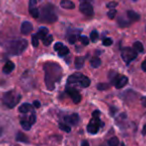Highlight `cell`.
<instances>
[{
	"label": "cell",
	"instance_id": "6da1fadb",
	"mask_svg": "<svg viewBox=\"0 0 146 146\" xmlns=\"http://www.w3.org/2000/svg\"><path fill=\"white\" fill-rule=\"evenodd\" d=\"M45 71V83L46 87L49 90H53L55 88L56 82H59L62 77V68L58 63L46 62L44 64Z\"/></svg>",
	"mask_w": 146,
	"mask_h": 146
},
{
	"label": "cell",
	"instance_id": "7a4b0ae2",
	"mask_svg": "<svg viewBox=\"0 0 146 146\" xmlns=\"http://www.w3.org/2000/svg\"><path fill=\"white\" fill-rule=\"evenodd\" d=\"M39 16L40 21L44 23H54L57 20V15L55 13L54 6L51 4H46L41 8V11H39Z\"/></svg>",
	"mask_w": 146,
	"mask_h": 146
},
{
	"label": "cell",
	"instance_id": "3957f363",
	"mask_svg": "<svg viewBox=\"0 0 146 146\" xmlns=\"http://www.w3.org/2000/svg\"><path fill=\"white\" fill-rule=\"evenodd\" d=\"M27 41L25 39H18V40L11 41L8 44L9 53L13 55H19L27 48Z\"/></svg>",
	"mask_w": 146,
	"mask_h": 146
},
{
	"label": "cell",
	"instance_id": "277c9868",
	"mask_svg": "<svg viewBox=\"0 0 146 146\" xmlns=\"http://www.w3.org/2000/svg\"><path fill=\"white\" fill-rule=\"evenodd\" d=\"M21 99V96L19 94H17L15 91H9L7 93L4 94V96L2 97V101L7 107L13 108L17 105L19 101Z\"/></svg>",
	"mask_w": 146,
	"mask_h": 146
},
{
	"label": "cell",
	"instance_id": "5b68a950",
	"mask_svg": "<svg viewBox=\"0 0 146 146\" xmlns=\"http://www.w3.org/2000/svg\"><path fill=\"white\" fill-rule=\"evenodd\" d=\"M121 57L126 64H129L130 62H132L137 57V52L133 48L125 47V48H123L121 50Z\"/></svg>",
	"mask_w": 146,
	"mask_h": 146
},
{
	"label": "cell",
	"instance_id": "8992f818",
	"mask_svg": "<svg viewBox=\"0 0 146 146\" xmlns=\"http://www.w3.org/2000/svg\"><path fill=\"white\" fill-rule=\"evenodd\" d=\"M104 124L100 121L99 117H92L91 121L89 122V124L87 125V131L91 134H96L99 131L100 126H103Z\"/></svg>",
	"mask_w": 146,
	"mask_h": 146
},
{
	"label": "cell",
	"instance_id": "52a82bcc",
	"mask_svg": "<svg viewBox=\"0 0 146 146\" xmlns=\"http://www.w3.org/2000/svg\"><path fill=\"white\" fill-rule=\"evenodd\" d=\"M66 93L71 97L73 103L77 104L81 101V95H80V93L78 92V90H76L74 87H69V86H67L66 87Z\"/></svg>",
	"mask_w": 146,
	"mask_h": 146
},
{
	"label": "cell",
	"instance_id": "ba28073f",
	"mask_svg": "<svg viewBox=\"0 0 146 146\" xmlns=\"http://www.w3.org/2000/svg\"><path fill=\"white\" fill-rule=\"evenodd\" d=\"M127 82H128V78L124 75H116L115 77L112 79V84H114L117 89L123 88L124 86L127 84Z\"/></svg>",
	"mask_w": 146,
	"mask_h": 146
},
{
	"label": "cell",
	"instance_id": "9c48e42d",
	"mask_svg": "<svg viewBox=\"0 0 146 146\" xmlns=\"http://www.w3.org/2000/svg\"><path fill=\"white\" fill-rule=\"evenodd\" d=\"M79 10L86 16H92L93 15V7L89 2H81L79 6Z\"/></svg>",
	"mask_w": 146,
	"mask_h": 146
},
{
	"label": "cell",
	"instance_id": "30bf717a",
	"mask_svg": "<svg viewBox=\"0 0 146 146\" xmlns=\"http://www.w3.org/2000/svg\"><path fill=\"white\" fill-rule=\"evenodd\" d=\"M84 76L85 75H83L81 73H74L67 78V84H79L80 85V82L83 79Z\"/></svg>",
	"mask_w": 146,
	"mask_h": 146
},
{
	"label": "cell",
	"instance_id": "8fae6325",
	"mask_svg": "<svg viewBox=\"0 0 146 146\" xmlns=\"http://www.w3.org/2000/svg\"><path fill=\"white\" fill-rule=\"evenodd\" d=\"M79 115L76 113H73L69 116H65L64 120L66 123H69L70 125H77L78 122H79Z\"/></svg>",
	"mask_w": 146,
	"mask_h": 146
},
{
	"label": "cell",
	"instance_id": "7c38bea8",
	"mask_svg": "<svg viewBox=\"0 0 146 146\" xmlns=\"http://www.w3.org/2000/svg\"><path fill=\"white\" fill-rule=\"evenodd\" d=\"M32 29H33L32 24L30 22H28V21H25L21 25V33L24 35H28L29 33H31Z\"/></svg>",
	"mask_w": 146,
	"mask_h": 146
},
{
	"label": "cell",
	"instance_id": "4fadbf2b",
	"mask_svg": "<svg viewBox=\"0 0 146 146\" xmlns=\"http://www.w3.org/2000/svg\"><path fill=\"white\" fill-rule=\"evenodd\" d=\"M15 68V65L14 63L12 62V61H7L6 63H5V65L3 66V73H5V74H9V73H11L13 70H14Z\"/></svg>",
	"mask_w": 146,
	"mask_h": 146
},
{
	"label": "cell",
	"instance_id": "5bb4252c",
	"mask_svg": "<svg viewBox=\"0 0 146 146\" xmlns=\"http://www.w3.org/2000/svg\"><path fill=\"white\" fill-rule=\"evenodd\" d=\"M127 16L128 19H129L131 22H134V21H138L140 19V15L138 14L137 12L133 10H128L127 11Z\"/></svg>",
	"mask_w": 146,
	"mask_h": 146
},
{
	"label": "cell",
	"instance_id": "9a60e30c",
	"mask_svg": "<svg viewBox=\"0 0 146 146\" xmlns=\"http://www.w3.org/2000/svg\"><path fill=\"white\" fill-rule=\"evenodd\" d=\"M60 5L62 8H65V9H73L75 7L74 3H73L72 1H70V0H61Z\"/></svg>",
	"mask_w": 146,
	"mask_h": 146
},
{
	"label": "cell",
	"instance_id": "2e32d148",
	"mask_svg": "<svg viewBox=\"0 0 146 146\" xmlns=\"http://www.w3.org/2000/svg\"><path fill=\"white\" fill-rule=\"evenodd\" d=\"M47 35H48V29H47L46 27H41V28L38 30V32H37L36 36L38 37V39L43 40Z\"/></svg>",
	"mask_w": 146,
	"mask_h": 146
},
{
	"label": "cell",
	"instance_id": "e0dca14e",
	"mask_svg": "<svg viewBox=\"0 0 146 146\" xmlns=\"http://www.w3.org/2000/svg\"><path fill=\"white\" fill-rule=\"evenodd\" d=\"M30 110L33 111V107H32V105H30L29 103H23L22 105L19 107V111H20L21 113H27V112H29Z\"/></svg>",
	"mask_w": 146,
	"mask_h": 146
},
{
	"label": "cell",
	"instance_id": "ac0fdd59",
	"mask_svg": "<svg viewBox=\"0 0 146 146\" xmlns=\"http://www.w3.org/2000/svg\"><path fill=\"white\" fill-rule=\"evenodd\" d=\"M83 64H84V57H76L75 58V61H74V65H75V68L76 69H80L83 67Z\"/></svg>",
	"mask_w": 146,
	"mask_h": 146
},
{
	"label": "cell",
	"instance_id": "d6986e66",
	"mask_svg": "<svg viewBox=\"0 0 146 146\" xmlns=\"http://www.w3.org/2000/svg\"><path fill=\"white\" fill-rule=\"evenodd\" d=\"M133 49H134V50H135L137 53L143 52V50H144L143 44H142L141 42H139V41H136V42H134V44H133Z\"/></svg>",
	"mask_w": 146,
	"mask_h": 146
},
{
	"label": "cell",
	"instance_id": "ffe728a7",
	"mask_svg": "<svg viewBox=\"0 0 146 146\" xmlns=\"http://www.w3.org/2000/svg\"><path fill=\"white\" fill-rule=\"evenodd\" d=\"M90 64H91V66L93 68H97V67H99L101 65V60H100L99 57H93L90 60Z\"/></svg>",
	"mask_w": 146,
	"mask_h": 146
},
{
	"label": "cell",
	"instance_id": "44dd1931",
	"mask_svg": "<svg viewBox=\"0 0 146 146\" xmlns=\"http://www.w3.org/2000/svg\"><path fill=\"white\" fill-rule=\"evenodd\" d=\"M20 124H21V126H22L23 129H25V130H30L31 124H30V122H29L28 119H26V118L24 119V118H22V119H21V121H20Z\"/></svg>",
	"mask_w": 146,
	"mask_h": 146
},
{
	"label": "cell",
	"instance_id": "7402d4cb",
	"mask_svg": "<svg viewBox=\"0 0 146 146\" xmlns=\"http://www.w3.org/2000/svg\"><path fill=\"white\" fill-rule=\"evenodd\" d=\"M16 140L17 141H20V142H28V138H27V136L25 135L24 133H22V132H18L16 135Z\"/></svg>",
	"mask_w": 146,
	"mask_h": 146
},
{
	"label": "cell",
	"instance_id": "603a6c76",
	"mask_svg": "<svg viewBox=\"0 0 146 146\" xmlns=\"http://www.w3.org/2000/svg\"><path fill=\"white\" fill-rule=\"evenodd\" d=\"M29 13L33 18H38L40 12H39V9L37 7H31V8H29Z\"/></svg>",
	"mask_w": 146,
	"mask_h": 146
},
{
	"label": "cell",
	"instance_id": "cb8c5ba5",
	"mask_svg": "<svg viewBox=\"0 0 146 146\" xmlns=\"http://www.w3.org/2000/svg\"><path fill=\"white\" fill-rule=\"evenodd\" d=\"M108 145L109 146H118L119 145V140H118V138L115 137V136L111 137L109 140H108Z\"/></svg>",
	"mask_w": 146,
	"mask_h": 146
},
{
	"label": "cell",
	"instance_id": "d4e9b609",
	"mask_svg": "<svg viewBox=\"0 0 146 146\" xmlns=\"http://www.w3.org/2000/svg\"><path fill=\"white\" fill-rule=\"evenodd\" d=\"M89 85H90V79L88 77H86V76H84L83 79H82L81 82H80V86L83 88H86Z\"/></svg>",
	"mask_w": 146,
	"mask_h": 146
},
{
	"label": "cell",
	"instance_id": "484cf974",
	"mask_svg": "<svg viewBox=\"0 0 146 146\" xmlns=\"http://www.w3.org/2000/svg\"><path fill=\"white\" fill-rule=\"evenodd\" d=\"M42 41H43V44H44L45 46H48V45H50L51 42L53 41V36H52V35H49L48 34L44 39H43Z\"/></svg>",
	"mask_w": 146,
	"mask_h": 146
},
{
	"label": "cell",
	"instance_id": "4316f807",
	"mask_svg": "<svg viewBox=\"0 0 146 146\" xmlns=\"http://www.w3.org/2000/svg\"><path fill=\"white\" fill-rule=\"evenodd\" d=\"M68 53H69V49H68V47H66V46H63L62 48L58 51V54L60 57H64L65 55H67Z\"/></svg>",
	"mask_w": 146,
	"mask_h": 146
},
{
	"label": "cell",
	"instance_id": "83f0119b",
	"mask_svg": "<svg viewBox=\"0 0 146 146\" xmlns=\"http://www.w3.org/2000/svg\"><path fill=\"white\" fill-rule=\"evenodd\" d=\"M131 21H126L123 18H118V24L120 27H127L128 25H130Z\"/></svg>",
	"mask_w": 146,
	"mask_h": 146
},
{
	"label": "cell",
	"instance_id": "f1b7e54d",
	"mask_svg": "<svg viewBox=\"0 0 146 146\" xmlns=\"http://www.w3.org/2000/svg\"><path fill=\"white\" fill-rule=\"evenodd\" d=\"M59 128H60L61 130H63V131H65V132H70L71 131V128H70V126H68L67 124H65V123H59Z\"/></svg>",
	"mask_w": 146,
	"mask_h": 146
},
{
	"label": "cell",
	"instance_id": "f546056e",
	"mask_svg": "<svg viewBox=\"0 0 146 146\" xmlns=\"http://www.w3.org/2000/svg\"><path fill=\"white\" fill-rule=\"evenodd\" d=\"M97 38H98V32L96 30H93L90 33V40H91L92 42H95V41L97 40Z\"/></svg>",
	"mask_w": 146,
	"mask_h": 146
},
{
	"label": "cell",
	"instance_id": "4dcf8cb0",
	"mask_svg": "<svg viewBox=\"0 0 146 146\" xmlns=\"http://www.w3.org/2000/svg\"><path fill=\"white\" fill-rule=\"evenodd\" d=\"M79 40L81 41L82 44L84 45H88L89 44V38L86 36H83V35H81V36H79Z\"/></svg>",
	"mask_w": 146,
	"mask_h": 146
},
{
	"label": "cell",
	"instance_id": "1f68e13d",
	"mask_svg": "<svg viewBox=\"0 0 146 146\" xmlns=\"http://www.w3.org/2000/svg\"><path fill=\"white\" fill-rule=\"evenodd\" d=\"M116 13H117V11H116V9H110V10H109V12L107 13V16H108V18H110V19H113L114 17L116 16Z\"/></svg>",
	"mask_w": 146,
	"mask_h": 146
},
{
	"label": "cell",
	"instance_id": "d6a6232c",
	"mask_svg": "<svg viewBox=\"0 0 146 146\" xmlns=\"http://www.w3.org/2000/svg\"><path fill=\"white\" fill-rule=\"evenodd\" d=\"M109 88V85L107 83H98L97 84V89L99 90H106Z\"/></svg>",
	"mask_w": 146,
	"mask_h": 146
},
{
	"label": "cell",
	"instance_id": "836d02e7",
	"mask_svg": "<svg viewBox=\"0 0 146 146\" xmlns=\"http://www.w3.org/2000/svg\"><path fill=\"white\" fill-rule=\"evenodd\" d=\"M32 45H33V47H37L38 46V44H39V39H38V37L36 36V35H33L32 36Z\"/></svg>",
	"mask_w": 146,
	"mask_h": 146
},
{
	"label": "cell",
	"instance_id": "e575fe53",
	"mask_svg": "<svg viewBox=\"0 0 146 146\" xmlns=\"http://www.w3.org/2000/svg\"><path fill=\"white\" fill-rule=\"evenodd\" d=\"M103 45L104 46H110V45L113 43V41H112V39L111 38H105V39H103Z\"/></svg>",
	"mask_w": 146,
	"mask_h": 146
},
{
	"label": "cell",
	"instance_id": "d590c367",
	"mask_svg": "<svg viewBox=\"0 0 146 146\" xmlns=\"http://www.w3.org/2000/svg\"><path fill=\"white\" fill-rule=\"evenodd\" d=\"M76 40H77V37H76L75 35H70V36L68 37V42L70 43V44H74V43L76 42Z\"/></svg>",
	"mask_w": 146,
	"mask_h": 146
},
{
	"label": "cell",
	"instance_id": "8d00e7d4",
	"mask_svg": "<svg viewBox=\"0 0 146 146\" xmlns=\"http://www.w3.org/2000/svg\"><path fill=\"white\" fill-rule=\"evenodd\" d=\"M29 122H30V124L32 125V124H34L35 122H36V115L34 114V112H33L32 114L30 115V117H29Z\"/></svg>",
	"mask_w": 146,
	"mask_h": 146
},
{
	"label": "cell",
	"instance_id": "74e56055",
	"mask_svg": "<svg viewBox=\"0 0 146 146\" xmlns=\"http://www.w3.org/2000/svg\"><path fill=\"white\" fill-rule=\"evenodd\" d=\"M63 46H64V45H63V43H61V42H57L56 44L54 45V50H55V51H59L61 48H62Z\"/></svg>",
	"mask_w": 146,
	"mask_h": 146
},
{
	"label": "cell",
	"instance_id": "f35d334b",
	"mask_svg": "<svg viewBox=\"0 0 146 146\" xmlns=\"http://www.w3.org/2000/svg\"><path fill=\"white\" fill-rule=\"evenodd\" d=\"M36 4H37L36 0H29V8H31V7H37Z\"/></svg>",
	"mask_w": 146,
	"mask_h": 146
},
{
	"label": "cell",
	"instance_id": "ab89813d",
	"mask_svg": "<svg viewBox=\"0 0 146 146\" xmlns=\"http://www.w3.org/2000/svg\"><path fill=\"white\" fill-rule=\"evenodd\" d=\"M116 6H117V2H110L107 4V7L109 9H114Z\"/></svg>",
	"mask_w": 146,
	"mask_h": 146
},
{
	"label": "cell",
	"instance_id": "60d3db41",
	"mask_svg": "<svg viewBox=\"0 0 146 146\" xmlns=\"http://www.w3.org/2000/svg\"><path fill=\"white\" fill-rule=\"evenodd\" d=\"M99 116H100V111H98V110L93 111V113H92V117H99Z\"/></svg>",
	"mask_w": 146,
	"mask_h": 146
},
{
	"label": "cell",
	"instance_id": "b9f144b4",
	"mask_svg": "<svg viewBox=\"0 0 146 146\" xmlns=\"http://www.w3.org/2000/svg\"><path fill=\"white\" fill-rule=\"evenodd\" d=\"M33 105H34V107L39 108V107H40V102H39L38 100H35V101L33 102Z\"/></svg>",
	"mask_w": 146,
	"mask_h": 146
},
{
	"label": "cell",
	"instance_id": "7bdbcfd3",
	"mask_svg": "<svg viewBox=\"0 0 146 146\" xmlns=\"http://www.w3.org/2000/svg\"><path fill=\"white\" fill-rule=\"evenodd\" d=\"M141 68H142V70H144L146 72V60H144L143 62H142V64H141Z\"/></svg>",
	"mask_w": 146,
	"mask_h": 146
},
{
	"label": "cell",
	"instance_id": "ee69618b",
	"mask_svg": "<svg viewBox=\"0 0 146 146\" xmlns=\"http://www.w3.org/2000/svg\"><path fill=\"white\" fill-rule=\"evenodd\" d=\"M115 111H116V108H114V107H111V108H110V114H111L112 116H113L114 114H115V113H114Z\"/></svg>",
	"mask_w": 146,
	"mask_h": 146
},
{
	"label": "cell",
	"instance_id": "f6af8a7d",
	"mask_svg": "<svg viewBox=\"0 0 146 146\" xmlns=\"http://www.w3.org/2000/svg\"><path fill=\"white\" fill-rule=\"evenodd\" d=\"M81 146H89V143H88V141H86V140H83L81 143Z\"/></svg>",
	"mask_w": 146,
	"mask_h": 146
},
{
	"label": "cell",
	"instance_id": "bcb514c9",
	"mask_svg": "<svg viewBox=\"0 0 146 146\" xmlns=\"http://www.w3.org/2000/svg\"><path fill=\"white\" fill-rule=\"evenodd\" d=\"M142 134H143V135H146V124L143 126V129H142Z\"/></svg>",
	"mask_w": 146,
	"mask_h": 146
},
{
	"label": "cell",
	"instance_id": "7dc6e473",
	"mask_svg": "<svg viewBox=\"0 0 146 146\" xmlns=\"http://www.w3.org/2000/svg\"><path fill=\"white\" fill-rule=\"evenodd\" d=\"M1 134H2V129L0 128V136H1Z\"/></svg>",
	"mask_w": 146,
	"mask_h": 146
},
{
	"label": "cell",
	"instance_id": "c3c4849f",
	"mask_svg": "<svg viewBox=\"0 0 146 146\" xmlns=\"http://www.w3.org/2000/svg\"><path fill=\"white\" fill-rule=\"evenodd\" d=\"M121 145H122V146H124V144H123V143H122V144H121Z\"/></svg>",
	"mask_w": 146,
	"mask_h": 146
},
{
	"label": "cell",
	"instance_id": "681fc988",
	"mask_svg": "<svg viewBox=\"0 0 146 146\" xmlns=\"http://www.w3.org/2000/svg\"><path fill=\"white\" fill-rule=\"evenodd\" d=\"M134 1H136V0H134Z\"/></svg>",
	"mask_w": 146,
	"mask_h": 146
}]
</instances>
